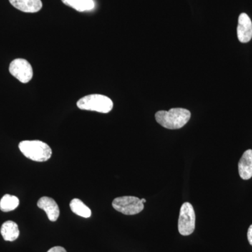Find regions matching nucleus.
I'll use <instances>...</instances> for the list:
<instances>
[{
    "label": "nucleus",
    "mask_w": 252,
    "mask_h": 252,
    "mask_svg": "<svg viewBox=\"0 0 252 252\" xmlns=\"http://www.w3.org/2000/svg\"><path fill=\"white\" fill-rule=\"evenodd\" d=\"M47 252H67V251H66L65 249L63 248V247L57 246L50 249Z\"/></svg>",
    "instance_id": "obj_15"
},
{
    "label": "nucleus",
    "mask_w": 252,
    "mask_h": 252,
    "mask_svg": "<svg viewBox=\"0 0 252 252\" xmlns=\"http://www.w3.org/2000/svg\"><path fill=\"white\" fill-rule=\"evenodd\" d=\"M9 72L23 84H27L33 77V69L31 63L22 59H15L11 63Z\"/></svg>",
    "instance_id": "obj_6"
},
{
    "label": "nucleus",
    "mask_w": 252,
    "mask_h": 252,
    "mask_svg": "<svg viewBox=\"0 0 252 252\" xmlns=\"http://www.w3.org/2000/svg\"><path fill=\"white\" fill-rule=\"evenodd\" d=\"M16 9L26 13H36L42 8L41 0H9Z\"/></svg>",
    "instance_id": "obj_10"
},
{
    "label": "nucleus",
    "mask_w": 252,
    "mask_h": 252,
    "mask_svg": "<svg viewBox=\"0 0 252 252\" xmlns=\"http://www.w3.org/2000/svg\"><path fill=\"white\" fill-rule=\"evenodd\" d=\"M112 206L117 211L126 215H135L144 210L141 199L135 196H122L114 199Z\"/></svg>",
    "instance_id": "obj_4"
},
{
    "label": "nucleus",
    "mask_w": 252,
    "mask_h": 252,
    "mask_svg": "<svg viewBox=\"0 0 252 252\" xmlns=\"http://www.w3.org/2000/svg\"><path fill=\"white\" fill-rule=\"evenodd\" d=\"M248 239L249 243L252 246V224L250 225L248 231Z\"/></svg>",
    "instance_id": "obj_16"
},
{
    "label": "nucleus",
    "mask_w": 252,
    "mask_h": 252,
    "mask_svg": "<svg viewBox=\"0 0 252 252\" xmlns=\"http://www.w3.org/2000/svg\"><path fill=\"white\" fill-rule=\"evenodd\" d=\"M188 109L172 108L169 111H159L156 114V121L162 127L170 130L182 128L190 119Z\"/></svg>",
    "instance_id": "obj_1"
},
{
    "label": "nucleus",
    "mask_w": 252,
    "mask_h": 252,
    "mask_svg": "<svg viewBox=\"0 0 252 252\" xmlns=\"http://www.w3.org/2000/svg\"><path fill=\"white\" fill-rule=\"evenodd\" d=\"M19 205V199L14 195L6 194L0 200V210L4 212L13 211Z\"/></svg>",
    "instance_id": "obj_14"
},
{
    "label": "nucleus",
    "mask_w": 252,
    "mask_h": 252,
    "mask_svg": "<svg viewBox=\"0 0 252 252\" xmlns=\"http://www.w3.org/2000/svg\"><path fill=\"white\" fill-rule=\"evenodd\" d=\"M62 1L64 4L79 12L91 11L95 6L94 0H62Z\"/></svg>",
    "instance_id": "obj_12"
},
{
    "label": "nucleus",
    "mask_w": 252,
    "mask_h": 252,
    "mask_svg": "<svg viewBox=\"0 0 252 252\" xmlns=\"http://www.w3.org/2000/svg\"><path fill=\"white\" fill-rule=\"evenodd\" d=\"M237 33L239 41L242 43H248L252 38V22L248 14L243 13L238 18Z\"/></svg>",
    "instance_id": "obj_7"
},
{
    "label": "nucleus",
    "mask_w": 252,
    "mask_h": 252,
    "mask_svg": "<svg viewBox=\"0 0 252 252\" xmlns=\"http://www.w3.org/2000/svg\"><path fill=\"white\" fill-rule=\"evenodd\" d=\"M69 207L71 210L78 216L84 217V218H89L91 216V209L86 206L85 204L79 199H73L69 204Z\"/></svg>",
    "instance_id": "obj_13"
},
{
    "label": "nucleus",
    "mask_w": 252,
    "mask_h": 252,
    "mask_svg": "<svg viewBox=\"0 0 252 252\" xmlns=\"http://www.w3.org/2000/svg\"><path fill=\"white\" fill-rule=\"evenodd\" d=\"M239 175L244 180H248L252 177V150L245 152L238 163Z\"/></svg>",
    "instance_id": "obj_9"
},
{
    "label": "nucleus",
    "mask_w": 252,
    "mask_h": 252,
    "mask_svg": "<svg viewBox=\"0 0 252 252\" xmlns=\"http://www.w3.org/2000/svg\"><path fill=\"white\" fill-rule=\"evenodd\" d=\"M18 147L25 157L34 161H47L52 155L51 147L39 140L23 141L20 142Z\"/></svg>",
    "instance_id": "obj_2"
},
{
    "label": "nucleus",
    "mask_w": 252,
    "mask_h": 252,
    "mask_svg": "<svg viewBox=\"0 0 252 252\" xmlns=\"http://www.w3.org/2000/svg\"><path fill=\"white\" fill-rule=\"evenodd\" d=\"M195 227V214L193 205L185 203L180 209L178 230L182 235L187 236L193 233Z\"/></svg>",
    "instance_id": "obj_5"
},
{
    "label": "nucleus",
    "mask_w": 252,
    "mask_h": 252,
    "mask_svg": "<svg viewBox=\"0 0 252 252\" xmlns=\"http://www.w3.org/2000/svg\"><path fill=\"white\" fill-rule=\"evenodd\" d=\"M141 201L142 202V203H145L146 202H147V200H146V199L142 198V199H141Z\"/></svg>",
    "instance_id": "obj_17"
},
{
    "label": "nucleus",
    "mask_w": 252,
    "mask_h": 252,
    "mask_svg": "<svg viewBox=\"0 0 252 252\" xmlns=\"http://www.w3.org/2000/svg\"><path fill=\"white\" fill-rule=\"evenodd\" d=\"M39 208L44 210L51 221H56L60 216V209L57 203L54 199L44 196L37 202Z\"/></svg>",
    "instance_id": "obj_8"
},
{
    "label": "nucleus",
    "mask_w": 252,
    "mask_h": 252,
    "mask_svg": "<svg viewBox=\"0 0 252 252\" xmlns=\"http://www.w3.org/2000/svg\"><path fill=\"white\" fill-rule=\"evenodd\" d=\"M1 234L6 241H14L20 234L17 223L12 220L4 222L1 227Z\"/></svg>",
    "instance_id": "obj_11"
},
{
    "label": "nucleus",
    "mask_w": 252,
    "mask_h": 252,
    "mask_svg": "<svg viewBox=\"0 0 252 252\" xmlns=\"http://www.w3.org/2000/svg\"><path fill=\"white\" fill-rule=\"evenodd\" d=\"M77 107L82 110L93 111L107 114L114 107L112 99L99 94H91L78 100Z\"/></svg>",
    "instance_id": "obj_3"
}]
</instances>
